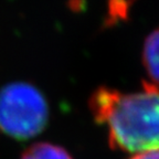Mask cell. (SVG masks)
I'll use <instances>...</instances> for the list:
<instances>
[{
    "label": "cell",
    "instance_id": "obj_4",
    "mask_svg": "<svg viewBox=\"0 0 159 159\" xmlns=\"http://www.w3.org/2000/svg\"><path fill=\"white\" fill-rule=\"evenodd\" d=\"M21 159H73L62 147L50 143H37L25 149Z\"/></svg>",
    "mask_w": 159,
    "mask_h": 159
},
{
    "label": "cell",
    "instance_id": "obj_1",
    "mask_svg": "<svg viewBox=\"0 0 159 159\" xmlns=\"http://www.w3.org/2000/svg\"><path fill=\"white\" fill-rule=\"evenodd\" d=\"M142 84L134 93L98 87L89 97V109L95 122L107 127L112 149L134 154L159 149V89Z\"/></svg>",
    "mask_w": 159,
    "mask_h": 159
},
{
    "label": "cell",
    "instance_id": "obj_5",
    "mask_svg": "<svg viewBox=\"0 0 159 159\" xmlns=\"http://www.w3.org/2000/svg\"><path fill=\"white\" fill-rule=\"evenodd\" d=\"M130 159H159V149H150L136 152Z\"/></svg>",
    "mask_w": 159,
    "mask_h": 159
},
{
    "label": "cell",
    "instance_id": "obj_2",
    "mask_svg": "<svg viewBox=\"0 0 159 159\" xmlns=\"http://www.w3.org/2000/svg\"><path fill=\"white\" fill-rule=\"evenodd\" d=\"M49 107L39 89L17 82L0 91V130L15 139L34 137L45 128Z\"/></svg>",
    "mask_w": 159,
    "mask_h": 159
},
{
    "label": "cell",
    "instance_id": "obj_3",
    "mask_svg": "<svg viewBox=\"0 0 159 159\" xmlns=\"http://www.w3.org/2000/svg\"><path fill=\"white\" fill-rule=\"evenodd\" d=\"M143 65L150 84L159 89V28L146 38L143 48Z\"/></svg>",
    "mask_w": 159,
    "mask_h": 159
}]
</instances>
